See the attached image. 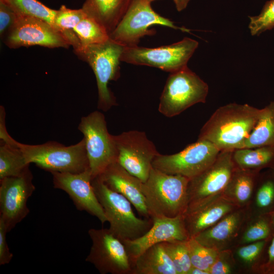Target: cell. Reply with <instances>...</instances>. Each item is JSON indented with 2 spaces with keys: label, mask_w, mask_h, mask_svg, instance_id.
<instances>
[{
  "label": "cell",
  "mask_w": 274,
  "mask_h": 274,
  "mask_svg": "<svg viewBox=\"0 0 274 274\" xmlns=\"http://www.w3.org/2000/svg\"><path fill=\"white\" fill-rule=\"evenodd\" d=\"M188 240H174L162 243L177 274H189L192 267Z\"/></svg>",
  "instance_id": "obj_33"
},
{
  "label": "cell",
  "mask_w": 274,
  "mask_h": 274,
  "mask_svg": "<svg viewBox=\"0 0 274 274\" xmlns=\"http://www.w3.org/2000/svg\"><path fill=\"white\" fill-rule=\"evenodd\" d=\"M154 24L190 32L189 29L175 25L173 21L155 12L148 0H133L109 37L124 47L137 46L140 39L154 35V30L148 28Z\"/></svg>",
  "instance_id": "obj_9"
},
{
  "label": "cell",
  "mask_w": 274,
  "mask_h": 274,
  "mask_svg": "<svg viewBox=\"0 0 274 274\" xmlns=\"http://www.w3.org/2000/svg\"><path fill=\"white\" fill-rule=\"evenodd\" d=\"M188 245L192 266L208 272L216 260L218 251L206 247L194 237L188 240Z\"/></svg>",
  "instance_id": "obj_34"
},
{
  "label": "cell",
  "mask_w": 274,
  "mask_h": 274,
  "mask_svg": "<svg viewBox=\"0 0 274 274\" xmlns=\"http://www.w3.org/2000/svg\"><path fill=\"white\" fill-rule=\"evenodd\" d=\"M133 0H86L82 9L110 35L120 21Z\"/></svg>",
  "instance_id": "obj_21"
},
{
  "label": "cell",
  "mask_w": 274,
  "mask_h": 274,
  "mask_svg": "<svg viewBox=\"0 0 274 274\" xmlns=\"http://www.w3.org/2000/svg\"><path fill=\"white\" fill-rule=\"evenodd\" d=\"M273 170V172H274V170Z\"/></svg>",
  "instance_id": "obj_45"
},
{
  "label": "cell",
  "mask_w": 274,
  "mask_h": 274,
  "mask_svg": "<svg viewBox=\"0 0 274 274\" xmlns=\"http://www.w3.org/2000/svg\"><path fill=\"white\" fill-rule=\"evenodd\" d=\"M152 219V226L143 235L133 240L122 241L131 264L140 255L154 245L174 240L186 241L190 238L185 226L183 215L174 218L157 217Z\"/></svg>",
  "instance_id": "obj_17"
},
{
  "label": "cell",
  "mask_w": 274,
  "mask_h": 274,
  "mask_svg": "<svg viewBox=\"0 0 274 274\" xmlns=\"http://www.w3.org/2000/svg\"><path fill=\"white\" fill-rule=\"evenodd\" d=\"M232 158L235 167L260 172L268 168L274 170V147H261L234 150Z\"/></svg>",
  "instance_id": "obj_24"
},
{
  "label": "cell",
  "mask_w": 274,
  "mask_h": 274,
  "mask_svg": "<svg viewBox=\"0 0 274 274\" xmlns=\"http://www.w3.org/2000/svg\"><path fill=\"white\" fill-rule=\"evenodd\" d=\"M86 16L82 8L71 9L62 5L57 10L54 19L55 27L63 35L74 50L79 48L81 44L73 29Z\"/></svg>",
  "instance_id": "obj_30"
},
{
  "label": "cell",
  "mask_w": 274,
  "mask_h": 274,
  "mask_svg": "<svg viewBox=\"0 0 274 274\" xmlns=\"http://www.w3.org/2000/svg\"><path fill=\"white\" fill-rule=\"evenodd\" d=\"M270 239L236 246L231 249L239 273L257 274Z\"/></svg>",
  "instance_id": "obj_26"
},
{
  "label": "cell",
  "mask_w": 274,
  "mask_h": 274,
  "mask_svg": "<svg viewBox=\"0 0 274 274\" xmlns=\"http://www.w3.org/2000/svg\"><path fill=\"white\" fill-rule=\"evenodd\" d=\"M150 3L156 0H148Z\"/></svg>",
  "instance_id": "obj_44"
},
{
  "label": "cell",
  "mask_w": 274,
  "mask_h": 274,
  "mask_svg": "<svg viewBox=\"0 0 274 274\" xmlns=\"http://www.w3.org/2000/svg\"><path fill=\"white\" fill-rule=\"evenodd\" d=\"M97 177L109 189L125 196L140 215L144 218H150L142 192L143 182L141 180L117 162L110 165Z\"/></svg>",
  "instance_id": "obj_19"
},
{
  "label": "cell",
  "mask_w": 274,
  "mask_h": 274,
  "mask_svg": "<svg viewBox=\"0 0 274 274\" xmlns=\"http://www.w3.org/2000/svg\"><path fill=\"white\" fill-rule=\"evenodd\" d=\"M124 47L110 38L105 42L82 46L75 50L81 59L89 64L94 73L98 89V108L103 111L117 105L108 84L120 76L119 65Z\"/></svg>",
  "instance_id": "obj_3"
},
{
  "label": "cell",
  "mask_w": 274,
  "mask_h": 274,
  "mask_svg": "<svg viewBox=\"0 0 274 274\" xmlns=\"http://www.w3.org/2000/svg\"><path fill=\"white\" fill-rule=\"evenodd\" d=\"M6 112L3 106L0 107V139L1 142L12 145L14 139L7 132L5 123Z\"/></svg>",
  "instance_id": "obj_40"
},
{
  "label": "cell",
  "mask_w": 274,
  "mask_h": 274,
  "mask_svg": "<svg viewBox=\"0 0 274 274\" xmlns=\"http://www.w3.org/2000/svg\"><path fill=\"white\" fill-rule=\"evenodd\" d=\"M237 208L222 196L203 204L187 207L183 217L189 237H195Z\"/></svg>",
  "instance_id": "obj_20"
},
{
  "label": "cell",
  "mask_w": 274,
  "mask_h": 274,
  "mask_svg": "<svg viewBox=\"0 0 274 274\" xmlns=\"http://www.w3.org/2000/svg\"><path fill=\"white\" fill-rule=\"evenodd\" d=\"M15 145L12 146L1 142L0 180L6 177L20 176L29 168L30 164Z\"/></svg>",
  "instance_id": "obj_29"
},
{
  "label": "cell",
  "mask_w": 274,
  "mask_h": 274,
  "mask_svg": "<svg viewBox=\"0 0 274 274\" xmlns=\"http://www.w3.org/2000/svg\"><path fill=\"white\" fill-rule=\"evenodd\" d=\"M78 129L84 135L93 179L117 161L118 152L113 135L108 131L105 115L98 111L83 117Z\"/></svg>",
  "instance_id": "obj_7"
},
{
  "label": "cell",
  "mask_w": 274,
  "mask_h": 274,
  "mask_svg": "<svg viewBox=\"0 0 274 274\" xmlns=\"http://www.w3.org/2000/svg\"><path fill=\"white\" fill-rule=\"evenodd\" d=\"M7 232L5 223L0 217V265L9 264L13 257V254L11 252L7 242Z\"/></svg>",
  "instance_id": "obj_39"
},
{
  "label": "cell",
  "mask_w": 274,
  "mask_h": 274,
  "mask_svg": "<svg viewBox=\"0 0 274 274\" xmlns=\"http://www.w3.org/2000/svg\"><path fill=\"white\" fill-rule=\"evenodd\" d=\"M261 109L230 103L218 108L201 128L198 140L213 144L220 151L241 148L255 126Z\"/></svg>",
  "instance_id": "obj_1"
},
{
  "label": "cell",
  "mask_w": 274,
  "mask_h": 274,
  "mask_svg": "<svg viewBox=\"0 0 274 274\" xmlns=\"http://www.w3.org/2000/svg\"><path fill=\"white\" fill-rule=\"evenodd\" d=\"M198 46L197 41L185 37L177 43L156 48L138 45L124 47L120 59L128 63L152 66L171 73L187 66Z\"/></svg>",
  "instance_id": "obj_8"
},
{
  "label": "cell",
  "mask_w": 274,
  "mask_h": 274,
  "mask_svg": "<svg viewBox=\"0 0 274 274\" xmlns=\"http://www.w3.org/2000/svg\"><path fill=\"white\" fill-rule=\"evenodd\" d=\"M55 188L68 194L76 208L96 217L104 224L107 221L92 185V176L88 169L80 173L51 172Z\"/></svg>",
  "instance_id": "obj_16"
},
{
  "label": "cell",
  "mask_w": 274,
  "mask_h": 274,
  "mask_svg": "<svg viewBox=\"0 0 274 274\" xmlns=\"http://www.w3.org/2000/svg\"><path fill=\"white\" fill-rule=\"evenodd\" d=\"M252 215L270 213L274 209V172L260 174L249 206Z\"/></svg>",
  "instance_id": "obj_27"
},
{
  "label": "cell",
  "mask_w": 274,
  "mask_h": 274,
  "mask_svg": "<svg viewBox=\"0 0 274 274\" xmlns=\"http://www.w3.org/2000/svg\"><path fill=\"white\" fill-rule=\"evenodd\" d=\"M257 274H274V234L268 242Z\"/></svg>",
  "instance_id": "obj_38"
},
{
  "label": "cell",
  "mask_w": 274,
  "mask_h": 274,
  "mask_svg": "<svg viewBox=\"0 0 274 274\" xmlns=\"http://www.w3.org/2000/svg\"><path fill=\"white\" fill-rule=\"evenodd\" d=\"M233 151H220L210 166L189 179L187 207L203 204L221 196L235 169Z\"/></svg>",
  "instance_id": "obj_11"
},
{
  "label": "cell",
  "mask_w": 274,
  "mask_h": 274,
  "mask_svg": "<svg viewBox=\"0 0 274 274\" xmlns=\"http://www.w3.org/2000/svg\"><path fill=\"white\" fill-rule=\"evenodd\" d=\"M178 11L180 12L186 9L190 0H173Z\"/></svg>",
  "instance_id": "obj_41"
},
{
  "label": "cell",
  "mask_w": 274,
  "mask_h": 274,
  "mask_svg": "<svg viewBox=\"0 0 274 274\" xmlns=\"http://www.w3.org/2000/svg\"><path fill=\"white\" fill-rule=\"evenodd\" d=\"M220 152L212 143L197 140L178 153H159L153 160L152 166L166 174L179 175L190 179L210 166Z\"/></svg>",
  "instance_id": "obj_10"
},
{
  "label": "cell",
  "mask_w": 274,
  "mask_h": 274,
  "mask_svg": "<svg viewBox=\"0 0 274 274\" xmlns=\"http://www.w3.org/2000/svg\"><path fill=\"white\" fill-rule=\"evenodd\" d=\"M81 46L105 42L110 39L107 30L87 15L74 28Z\"/></svg>",
  "instance_id": "obj_32"
},
{
  "label": "cell",
  "mask_w": 274,
  "mask_h": 274,
  "mask_svg": "<svg viewBox=\"0 0 274 274\" xmlns=\"http://www.w3.org/2000/svg\"><path fill=\"white\" fill-rule=\"evenodd\" d=\"M208 92V84L187 66L168 76L158 111L165 117H174L196 104L204 103Z\"/></svg>",
  "instance_id": "obj_6"
},
{
  "label": "cell",
  "mask_w": 274,
  "mask_h": 274,
  "mask_svg": "<svg viewBox=\"0 0 274 274\" xmlns=\"http://www.w3.org/2000/svg\"><path fill=\"white\" fill-rule=\"evenodd\" d=\"M131 265V274H177L162 243L147 249Z\"/></svg>",
  "instance_id": "obj_23"
},
{
  "label": "cell",
  "mask_w": 274,
  "mask_h": 274,
  "mask_svg": "<svg viewBox=\"0 0 274 274\" xmlns=\"http://www.w3.org/2000/svg\"><path fill=\"white\" fill-rule=\"evenodd\" d=\"M189 274H209V273L199 268L192 266Z\"/></svg>",
  "instance_id": "obj_42"
},
{
  "label": "cell",
  "mask_w": 274,
  "mask_h": 274,
  "mask_svg": "<svg viewBox=\"0 0 274 274\" xmlns=\"http://www.w3.org/2000/svg\"><path fill=\"white\" fill-rule=\"evenodd\" d=\"M26 161L51 172L80 173L89 169L85 143L83 138L78 143L66 146L49 141L39 145H28L16 141Z\"/></svg>",
  "instance_id": "obj_5"
},
{
  "label": "cell",
  "mask_w": 274,
  "mask_h": 274,
  "mask_svg": "<svg viewBox=\"0 0 274 274\" xmlns=\"http://www.w3.org/2000/svg\"><path fill=\"white\" fill-rule=\"evenodd\" d=\"M10 48L39 45L48 48H67L71 45L63 35L49 23L32 17L18 15L4 37Z\"/></svg>",
  "instance_id": "obj_15"
},
{
  "label": "cell",
  "mask_w": 274,
  "mask_h": 274,
  "mask_svg": "<svg viewBox=\"0 0 274 274\" xmlns=\"http://www.w3.org/2000/svg\"><path fill=\"white\" fill-rule=\"evenodd\" d=\"M260 174V172L235 167L221 196L237 208L249 207Z\"/></svg>",
  "instance_id": "obj_22"
},
{
  "label": "cell",
  "mask_w": 274,
  "mask_h": 274,
  "mask_svg": "<svg viewBox=\"0 0 274 274\" xmlns=\"http://www.w3.org/2000/svg\"><path fill=\"white\" fill-rule=\"evenodd\" d=\"M270 219H271V222L272 227L273 231V232H274V209L270 213Z\"/></svg>",
  "instance_id": "obj_43"
},
{
  "label": "cell",
  "mask_w": 274,
  "mask_h": 274,
  "mask_svg": "<svg viewBox=\"0 0 274 274\" xmlns=\"http://www.w3.org/2000/svg\"><path fill=\"white\" fill-rule=\"evenodd\" d=\"M32 178L28 168L20 176L0 180V217L8 232L30 212L27 202L36 189Z\"/></svg>",
  "instance_id": "obj_14"
},
{
  "label": "cell",
  "mask_w": 274,
  "mask_h": 274,
  "mask_svg": "<svg viewBox=\"0 0 274 274\" xmlns=\"http://www.w3.org/2000/svg\"><path fill=\"white\" fill-rule=\"evenodd\" d=\"M249 29L252 36H259L274 28V0L265 3L260 13L249 16Z\"/></svg>",
  "instance_id": "obj_35"
},
{
  "label": "cell",
  "mask_w": 274,
  "mask_h": 274,
  "mask_svg": "<svg viewBox=\"0 0 274 274\" xmlns=\"http://www.w3.org/2000/svg\"><path fill=\"white\" fill-rule=\"evenodd\" d=\"M189 181L184 176L166 174L153 167L142 187L150 218L183 215L188 205Z\"/></svg>",
  "instance_id": "obj_2"
},
{
  "label": "cell",
  "mask_w": 274,
  "mask_h": 274,
  "mask_svg": "<svg viewBox=\"0 0 274 274\" xmlns=\"http://www.w3.org/2000/svg\"><path fill=\"white\" fill-rule=\"evenodd\" d=\"M3 1L9 5L18 15L38 18L56 28L54 19L57 10L49 8L37 0Z\"/></svg>",
  "instance_id": "obj_31"
},
{
  "label": "cell",
  "mask_w": 274,
  "mask_h": 274,
  "mask_svg": "<svg viewBox=\"0 0 274 274\" xmlns=\"http://www.w3.org/2000/svg\"><path fill=\"white\" fill-rule=\"evenodd\" d=\"M18 15L13 9L3 0H0V35L4 38L13 26Z\"/></svg>",
  "instance_id": "obj_37"
},
{
  "label": "cell",
  "mask_w": 274,
  "mask_h": 274,
  "mask_svg": "<svg viewBox=\"0 0 274 274\" xmlns=\"http://www.w3.org/2000/svg\"><path fill=\"white\" fill-rule=\"evenodd\" d=\"M273 234L270 213L251 214L243 226L236 246L267 240Z\"/></svg>",
  "instance_id": "obj_28"
},
{
  "label": "cell",
  "mask_w": 274,
  "mask_h": 274,
  "mask_svg": "<svg viewBox=\"0 0 274 274\" xmlns=\"http://www.w3.org/2000/svg\"><path fill=\"white\" fill-rule=\"evenodd\" d=\"M91 183L110 223L109 229L122 242L137 238L152 226L151 218L137 217L131 202L122 194L109 189L98 177L92 179Z\"/></svg>",
  "instance_id": "obj_4"
},
{
  "label": "cell",
  "mask_w": 274,
  "mask_h": 274,
  "mask_svg": "<svg viewBox=\"0 0 274 274\" xmlns=\"http://www.w3.org/2000/svg\"><path fill=\"white\" fill-rule=\"evenodd\" d=\"M266 146L274 147V101L261 109L255 126L241 148Z\"/></svg>",
  "instance_id": "obj_25"
},
{
  "label": "cell",
  "mask_w": 274,
  "mask_h": 274,
  "mask_svg": "<svg viewBox=\"0 0 274 274\" xmlns=\"http://www.w3.org/2000/svg\"><path fill=\"white\" fill-rule=\"evenodd\" d=\"M118 152L117 162L130 174L145 182L159 153L145 132L136 130L114 135Z\"/></svg>",
  "instance_id": "obj_12"
},
{
  "label": "cell",
  "mask_w": 274,
  "mask_h": 274,
  "mask_svg": "<svg viewBox=\"0 0 274 274\" xmlns=\"http://www.w3.org/2000/svg\"><path fill=\"white\" fill-rule=\"evenodd\" d=\"M92 241L85 260L101 274H131V262L123 242L107 228H91Z\"/></svg>",
  "instance_id": "obj_13"
},
{
  "label": "cell",
  "mask_w": 274,
  "mask_h": 274,
  "mask_svg": "<svg viewBox=\"0 0 274 274\" xmlns=\"http://www.w3.org/2000/svg\"><path fill=\"white\" fill-rule=\"evenodd\" d=\"M238 270L231 249L218 252L216 261L210 270V274H237Z\"/></svg>",
  "instance_id": "obj_36"
},
{
  "label": "cell",
  "mask_w": 274,
  "mask_h": 274,
  "mask_svg": "<svg viewBox=\"0 0 274 274\" xmlns=\"http://www.w3.org/2000/svg\"><path fill=\"white\" fill-rule=\"evenodd\" d=\"M251 215L249 207L237 208L194 238L201 245L220 251L236 246L243 226Z\"/></svg>",
  "instance_id": "obj_18"
}]
</instances>
